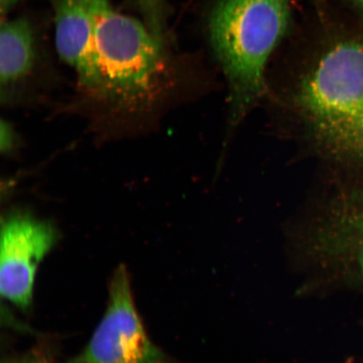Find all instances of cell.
Returning a JSON list of instances; mask_svg holds the SVG:
<instances>
[{"label": "cell", "mask_w": 363, "mask_h": 363, "mask_svg": "<svg viewBox=\"0 0 363 363\" xmlns=\"http://www.w3.org/2000/svg\"><path fill=\"white\" fill-rule=\"evenodd\" d=\"M289 0H220L212 12V48L229 82L237 125L265 89L267 60L287 33Z\"/></svg>", "instance_id": "obj_1"}, {"label": "cell", "mask_w": 363, "mask_h": 363, "mask_svg": "<svg viewBox=\"0 0 363 363\" xmlns=\"http://www.w3.org/2000/svg\"><path fill=\"white\" fill-rule=\"evenodd\" d=\"M294 103L322 147L363 165V44L326 50L299 82Z\"/></svg>", "instance_id": "obj_2"}, {"label": "cell", "mask_w": 363, "mask_h": 363, "mask_svg": "<svg viewBox=\"0 0 363 363\" xmlns=\"http://www.w3.org/2000/svg\"><path fill=\"white\" fill-rule=\"evenodd\" d=\"M92 21L99 71L98 94L136 106L157 90L162 43L146 23L124 15L110 0H80Z\"/></svg>", "instance_id": "obj_3"}, {"label": "cell", "mask_w": 363, "mask_h": 363, "mask_svg": "<svg viewBox=\"0 0 363 363\" xmlns=\"http://www.w3.org/2000/svg\"><path fill=\"white\" fill-rule=\"evenodd\" d=\"M65 363H170L145 330L125 266L112 277L106 311L87 346Z\"/></svg>", "instance_id": "obj_4"}, {"label": "cell", "mask_w": 363, "mask_h": 363, "mask_svg": "<svg viewBox=\"0 0 363 363\" xmlns=\"http://www.w3.org/2000/svg\"><path fill=\"white\" fill-rule=\"evenodd\" d=\"M57 240L52 223L24 212H13L2 221L0 291L13 305L28 310L38 266Z\"/></svg>", "instance_id": "obj_5"}, {"label": "cell", "mask_w": 363, "mask_h": 363, "mask_svg": "<svg viewBox=\"0 0 363 363\" xmlns=\"http://www.w3.org/2000/svg\"><path fill=\"white\" fill-rule=\"evenodd\" d=\"M59 57L74 68L83 87L98 94L99 71L92 21L80 0H52Z\"/></svg>", "instance_id": "obj_6"}, {"label": "cell", "mask_w": 363, "mask_h": 363, "mask_svg": "<svg viewBox=\"0 0 363 363\" xmlns=\"http://www.w3.org/2000/svg\"><path fill=\"white\" fill-rule=\"evenodd\" d=\"M311 242L313 250L346 249L352 265L363 281V187L338 199L329 219Z\"/></svg>", "instance_id": "obj_7"}, {"label": "cell", "mask_w": 363, "mask_h": 363, "mask_svg": "<svg viewBox=\"0 0 363 363\" xmlns=\"http://www.w3.org/2000/svg\"><path fill=\"white\" fill-rule=\"evenodd\" d=\"M33 27L26 18L3 19L0 26V84L2 99L33 69L35 61Z\"/></svg>", "instance_id": "obj_8"}, {"label": "cell", "mask_w": 363, "mask_h": 363, "mask_svg": "<svg viewBox=\"0 0 363 363\" xmlns=\"http://www.w3.org/2000/svg\"><path fill=\"white\" fill-rule=\"evenodd\" d=\"M3 363H51L38 352L26 354L24 356L10 358Z\"/></svg>", "instance_id": "obj_9"}, {"label": "cell", "mask_w": 363, "mask_h": 363, "mask_svg": "<svg viewBox=\"0 0 363 363\" xmlns=\"http://www.w3.org/2000/svg\"><path fill=\"white\" fill-rule=\"evenodd\" d=\"M13 143V131L6 122H1V150L8 152Z\"/></svg>", "instance_id": "obj_10"}, {"label": "cell", "mask_w": 363, "mask_h": 363, "mask_svg": "<svg viewBox=\"0 0 363 363\" xmlns=\"http://www.w3.org/2000/svg\"><path fill=\"white\" fill-rule=\"evenodd\" d=\"M23 1L25 0H0V13L2 19L7 17L8 13Z\"/></svg>", "instance_id": "obj_11"}, {"label": "cell", "mask_w": 363, "mask_h": 363, "mask_svg": "<svg viewBox=\"0 0 363 363\" xmlns=\"http://www.w3.org/2000/svg\"><path fill=\"white\" fill-rule=\"evenodd\" d=\"M357 2L361 4L362 6H363V0H357Z\"/></svg>", "instance_id": "obj_12"}]
</instances>
